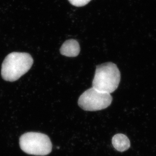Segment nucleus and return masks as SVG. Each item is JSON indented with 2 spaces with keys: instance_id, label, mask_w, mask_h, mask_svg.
<instances>
[{
  "instance_id": "7",
  "label": "nucleus",
  "mask_w": 156,
  "mask_h": 156,
  "mask_svg": "<svg viewBox=\"0 0 156 156\" xmlns=\"http://www.w3.org/2000/svg\"><path fill=\"white\" fill-rule=\"evenodd\" d=\"M71 5L76 7H83L87 5L91 0H68Z\"/></svg>"
},
{
  "instance_id": "1",
  "label": "nucleus",
  "mask_w": 156,
  "mask_h": 156,
  "mask_svg": "<svg viewBox=\"0 0 156 156\" xmlns=\"http://www.w3.org/2000/svg\"><path fill=\"white\" fill-rule=\"evenodd\" d=\"M33 62L32 57L28 53H10L6 56L2 65V77L6 81H16L29 70Z\"/></svg>"
},
{
  "instance_id": "5",
  "label": "nucleus",
  "mask_w": 156,
  "mask_h": 156,
  "mask_svg": "<svg viewBox=\"0 0 156 156\" xmlns=\"http://www.w3.org/2000/svg\"><path fill=\"white\" fill-rule=\"evenodd\" d=\"M80 51V49L79 43L74 39H70L66 41L60 49L62 55L67 57H76L79 55Z\"/></svg>"
},
{
  "instance_id": "4",
  "label": "nucleus",
  "mask_w": 156,
  "mask_h": 156,
  "mask_svg": "<svg viewBox=\"0 0 156 156\" xmlns=\"http://www.w3.org/2000/svg\"><path fill=\"white\" fill-rule=\"evenodd\" d=\"M112 101L111 94L101 92L92 87L81 95L78 100V105L84 110L96 111L108 107L111 104Z\"/></svg>"
},
{
  "instance_id": "6",
  "label": "nucleus",
  "mask_w": 156,
  "mask_h": 156,
  "mask_svg": "<svg viewBox=\"0 0 156 156\" xmlns=\"http://www.w3.org/2000/svg\"><path fill=\"white\" fill-rule=\"evenodd\" d=\"M112 144L115 149L120 152L128 150L131 145L128 137L125 134H122L115 135L112 139Z\"/></svg>"
},
{
  "instance_id": "3",
  "label": "nucleus",
  "mask_w": 156,
  "mask_h": 156,
  "mask_svg": "<svg viewBox=\"0 0 156 156\" xmlns=\"http://www.w3.org/2000/svg\"><path fill=\"white\" fill-rule=\"evenodd\" d=\"M22 150L29 154L45 156L51 153L52 144L49 136L38 132H27L20 138Z\"/></svg>"
},
{
  "instance_id": "2",
  "label": "nucleus",
  "mask_w": 156,
  "mask_h": 156,
  "mask_svg": "<svg viewBox=\"0 0 156 156\" xmlns=\"http://www.w3.org/2000/svg\"><path fill=\"white\" fill-rule=\"evenodd\" d=\"M121 80L119 70L112 62H106L96 67L92 87L111 94L116 90Z\"/></svg>"
}]
</instances>
